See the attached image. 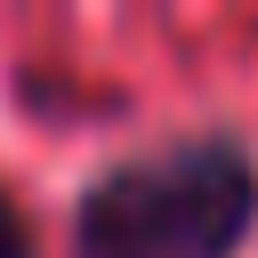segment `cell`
<instances>
[{
	"mask_svg": "<svg viewBox=\"0 0 258 258\" xmlns=\"http://www.w3.org/2000/svg\"><path fill=\"white\" fill-rule=\"evenodd\" d=\"M258 226V161L242 137H169L105 161L73 202V258H234Z\"/></svg>",
	"mask_w": 258,
	"mask_h": 258,
	"instance_id": "cell-1",
	"label": "cell"
},
{
	"mask_svg": "<svg viewBox=\"0 0 258 258\" xmlns=\"http://www.w3.org/2000/svg\"><path fill=\"white\" fill-rule=\"evenodd\" d=\"M0 258H40V242H32V218L0 194Z\"/></svg>",
	"mask_w": 258,
	"mask_h": 258,
	"instance_id": "cell-2",
	"label": "cell"
}]
</instances>
